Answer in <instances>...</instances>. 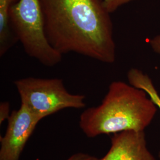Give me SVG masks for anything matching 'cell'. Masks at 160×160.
I'll list each match as a JSON object with an SVG mask.
<instances>
[{
  "label": "cell",
  "mask_w": 160,
  "mask_h": 160,
  "mask_svg": "<svg viewBox=\"0 0 160 160\" xmlns=\"http://www.w3.org/2000/svg\"><path fill=\"white\" fill-rule=\"evenodd\" d=\"M46 39L61 55L75 53L101 62L116 60L110 13L103 0H39Z\"/></svg>",
  "instance_id": "6da1fadb"
},
{
  "label": "cell",
  "mask_w": 160,
  "mask_h": 160,
  "mask_svg": "<svg viewBox=\"0 0 160 160\" xmlns=\"http://www.w3.org/2000/svg\"><path fill=\"white\" fill-rule=\"evenodd\" d=\"M157 112V106L145 91L123 81H113L101 104L80 115L79 125L88 138L144 131Z\"/></svg>",
  "instance_id": "7a4b0ae2"
},
{
  "label": "cell",
  "mask_w": 160,
  "mask_h": 160,
  "mask_svg": "<svg viewBox=\"0 0 160 160\" xmlns=\"http://www.w3.org/2000/svg\"><path fill=\"white\" fill-rule=\"evenodd\" d=\"M10 103L3 102L0 104V123L1 124L10 116Z\"/></svg>",
  "instance_id": "30bf717a"
},
{
  "label": "cell",
  "mask_w": 160,
  "mask_h": 160,
  "mask_svg": "<svg viewBox=\"0 0 160 160\" xmlns=\"http://www.w3.org/2000/svg\"><path fill=\"white\" fill-rule=\"evenodd\" d=\"M148 42L152 50L160 55V35H157L149 39Z\"/></svg>",
  "instance_id": "7c38bea8"
},
{
  "label": "cell",
  "mask_w": 160,
  "mask_h": 160,
  "mask_svg": "<svg viewBox=\"0 0 160 160\" xmlns=\"http://www.w3.org/2000/svg\"><path fill=\"white\" fill-rule=\"evenodd\" d=\"M8 120L6 133L0 138V160H19L24 148L42 120L29 108L21 103Z\"/></svg>",
  "instance_id": "5b68a950"
},
{
  "label": "cell",
  "mask_w": 160,
  "mask_h": 160,
  "mask_svg": "<svg viewBox=\"0 0 160 160\" xmlns=\"http://www.w3.org/2000/svg\"><path fill=\"white\" fill-rule=\"evenodd\" d=\"M67 160H100V159L92 155L83 152H78L72 155Z\"/></svg>",
  "instance_id": "8fae6325"
},
{
  "label": "cell",
  "mask_w": 160,
  "mask_h": 160,
  "mask_svg": "<svg viewBox=\"0 0 160 160\" xmlns=\"http://www.w3.org/2000/svg\"><path fill=\"white\" fill-rule=\"evenodd\" d=\"M136 0H103V4L110 14L114 12L120 7Z\"/></svg>",
  "instance_id": "9c48e42d"
},
{
  "label": "cell",
  "mask_w": 160,
  "mask_h": 160,
  "mask_svg": "<svg viewBox=\"0 0 160 160\" xmlns=\"http://www.w3.org/2000/svg\"><path fill=\"white\" fill-rule=\"evenodd\" d=\"M21 103L41 119L65 109L86 107V96L71 94L59 78L27 77L14 81Z\"/></svg>",
  "instance_id": "277c9868"
},
{
  "label": "cell",
  "mask_w": 160,
  "mask_h": 160,
  "mask_svg": "<svg viewBox=\"0 0 160 160\" xmlns=\"http://www.w3.org/2000/svg\"><path fill=\"white\" fill-rule=\"evenodd\" d=\"M19 0H0V24L10 22L9 12L12 6Z\"/></svg>",
  "instance_id": "ba28073f"
},
{
  "label": "cell",
  "mask_w": 160,
  "mask_h": 160,
  "mask_svg": "<svg viewBox=\"0 0 160 160\" xmlns=\"http://www.w3.org/2000/svg\"><path fill=\"white\" fill-rule=\"evenodd\" d=\"M100 160H156L149 151L145 131L114 133L108 153Z\"/></svg>",
  "instance_id": "8992f818"
},
{
  "label": "cell",
  "mask_w": 160,
  "mask_h": 160,
  "mask_svg": "<svg viewBox=\"0 0 160 160\" xmlns=\"http://www.w3.org/2000/svg\"><path fill=\"white\" fill-rule=\"evenodd\" d=\"M129 84L146 92L160 110V96L148 75L138 68H131L127 74ZM160 158V152L159 153Z\"/></svg>",
  "instance_id": "52a82bcc"
},
{
  "label": "cell",
  "mask_w": 160,
  "mask_h": 160,
  "mask_svg": "<svg viewBox=\"0 0 160 160\" xmlns=\"http://www.w3.org/2000/svg\"><path fill=\"white\" fill-rule=\"evenodd\" d=\"M9 15L13 30L28 55L49 67L61 62L62 55L46 39L39 0H19L11 7Z\"/></svg>",
  "instance_id": "3957f363"
}]
</instances>
